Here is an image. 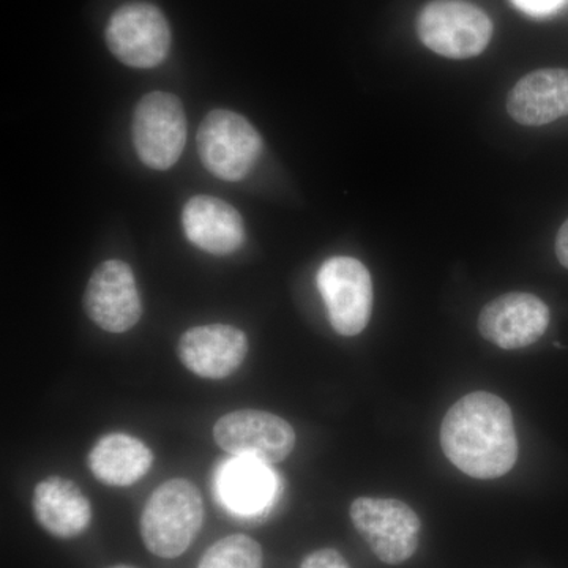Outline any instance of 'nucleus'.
I'll list each match as a JSON object with an SVG mask.
<instances>
[{
	"instance_id": "obj_1",
	"label": "nucleus",
	"mask_w": 568,
	"mask_h": 568,
	"mask_svg": "<svg viewBox=\"0 0 568 568\" xmlns=\"http://www.w3.org/2000/svg\"><path fill=\"white\" fill-rule=\"evenodd\" d=\"M439 439L448 462L478 480L506 476L518 459L510 407L489 392L458 399L444 417Z\"/></svg>"
},
{
	"instance_id": "obj_2",
	"label": "nucleus",
	"mask_w": 568,
	"mask_h": 568,
	"mask_svg": "<svg viewBox=\"0 0 568 568\" xmlns=\"http://www.w3.org/2000/svg\"><path fill=\"white\" fill-rule=\"evenodd\" d=\"M203 523L200 489L185 478H171L152 493L142 508V541L152 555L175 559L190 548Z\"/></svg>"
},
{
	"instance_id": "obj_3",
	"label": "nucleus",
	"mask_w": 568,
	"mask_h": 568,
	"mask_svg": "<svg viewBox=\"0 0 568 568\" xmlns=\"http://www.w3.org/2000/svg\"><path fill=\"white\" fill-rule=\"evenodd\" d=\"M417 36L428 50L465 61L487 50L493 21L484 10L466 0H433L418 13Z\"/></svg>"
},
{
	"instance_id": "obj_4",
	"label": "nucleus",
	"mask_w": 568,
	"mask_h": 568,
	"mask_svg": "<svg viewBox=\"0 0 568 568\" xmlns=\"http://www.w3.org/2000/svg\"><path fill=\"white\" fill-rule=\"evenodd\" d=\"M197 155L205 170L226 182H239L252 173L263 153V138L244 115L213 110L196 134Z\"/></svg>"
},
{
	"instance_id": "obj_5",
	"label": "nucleus",
	"mask_w": 568,
	"mask_h": 568,
	"mask_svg": "<svg viewBox=\"0 0 568 568\" xmlns=\"http://www.w3.org/2000/svg\"><path fill=\"white\" fill-rule=\"evenodd\" d=\"M354 528L377 559L399 566L416 555L422 521L407 504L396 499L358 497L351 504Z\"/></svg>"
},
{
	"instance_id": "obj_6",
	"label": "nucleus",
	"mask_w": 568,
	"mask_h": 568,
	"mask_svg": "<svg viewBox=\"0 0 568 568\" xmlns=\"http://www.w3.org/2000/svg\"><path fill=\"white\" fill-rule=\"evenodd\" d=\"M133 144L145 166L155 171L173 168L186 142L185 110L179 97L151 92L134 108Z\"/></svg>"
},
{
	"instance_id": "obj_7",
	"label": "nucleus",
	"mask_w": 568,
	"mask_h": 568,
	"mask_svg": "<svg viewBox=\"0 0 568 568\" xmlns=\"http://www.w3.org/2000/svg\"><path fill=\"white\" fill-rule=\"evenodd\" d=\"M316 282L336 334H362L373 312V282L368 268L355 257L334 256L321 265Z\"/></svg>"
},
{
	"instance_id": "obj_8",
	"label": "nucleus",
	"mask_w": 568,
	"mask_h": 568,
	"mask_svg": "<svg viewBox=\"0 0 568 568\" xmlns=\"http://www.w3.org/2000/svg\"><path fill=\"white\" fill-rule=\"evenodd\" d=\"M213 439L227 454L276 465L293 454L295 432L284 418L257 409H241L219 418Z\"/></svg>"
},
{
	"instance_id": "obj_9",
	"label": "nucleus",
	"mask_w": 568,
	"mask_h": 568,
	"mask_svg": "<svg viewBox=\"0 0 568 568\" xmlns=\"http://www.w3.org/2000/svg\"><path fill=\"white\" fill-rule=\"evenodd\" d=\"M108 48L133 69H155L171 50V29L162 10L152 3H126L106 26Z\"/></svg>"
},
{
	"instance_id": "obj_10",
	"label": "nucleus",
	"mask_w": 568,
	"mask_h": 568,
	"mask_svg": "<svg viewBox=\"0 0 568 568\" xmlns=\"http://www.w3.org/2000/svg\"><path fill=\"white\" fill-rule=\"evenodd\" d=\"M84 308L92 323L110 334H123L140 323L142 302L132 267L119 260L100 264L85 286Z\"/></svg>"
},
{
	"instance_id": "obj_11",
	"label": "nucleus",
	"mask_w": 568,
	"mask_h": 568,
	"mask_svg": "<svg viewBox=\"0 0 568 568\" xmlns=\"http://www.w3.org/2000/svg\"><path fill=\"white\" fill-rule=\"evenodd\" d=\"M551 313L537 295L507 293L484 306L477 328L487 342L500 349H523L547 332Z\"/></svg>"
},
{
	"instance_id": "obj_12",
	"label": "nucleus",
	"mask_w": 568,
	"mask_h": 568,
	"mask_svg": "<svg viewBox=\"0 0 568 568\" xmlns=\"http://www.w3.org/2000/svg\"><path fill=\"white\" fill-rule=\"evenodd\" d=\"M179 358L186 369L204 379H226L244 364L248 338L234 325L192 327L179 339Z\"/></svg>"
},
{
	"instance_id": "obj_13",
	"label": "nucleus",
	"mask_w": 568,
	"mask_h": 568,
	"mask_svg": "<svg viewBox=\"0 0 568 568\" xmlns=\"http://www.w3.org/2000/svg\"><path fill=\"white\" fill-rule=\"evenodd\" d=\"M182 227L194 246L215 256L233 254L245 242V223L237 209L207 194L193 196L185 204Z\"/></svg>"
},
{
	"instance_id": "obj_14",
	"label": "nucleus",
	"mask_w": 568,
	"mask_h": 568,
	"mask_svg": "<svg viewBox=\"0 0 568 568\" xmlns=\"http://www.w3.org/2000/svg\"><path fill=\"white\" fill-rule=\"evenodd\" d=\"M32 508L41 528L61 540L80 537L92 521L91 500L73 480L59 476L37 484Z\"/></svg>"
},
{
	"instance_id": "obj_15",
	"label": "nucleus",
	"mask_w": 568,
	"mask_h": 568,
	"mask_svg": "<svg viewBox=\"0 0 568 568\" xmlns=\"http://www.w3.org/2000/svg\"><path fill=\"white\" fill-rule=\"evenodd\" d=\"M507 111L519 125L541 126L568 115V70L545 69L526 74L514 85Z\"/></svg>"
},
{
	"instance_id": "obj_16",
	"label": "nucleus",
	"mask_w": 568,
	"mask_h": 568,
	"mask_svg": "<svg viewBox=\"0 0 568 568\" xmlns=\"http://www.w3.org/2000/svg\"><path fill=\"white\" fill-rule=\"evenodd\" d=\"M89 469L108 487H130L138 484L153 465L151 448L138 437L110 433L100 437L89 452Z\"/></svg>"
},
{
	"instance_id": "obj_17",
	"label": "nucleus",
	"mask_w": 568,
	"mask_h": 568,
	"mask_svg": "<svg viewBox=\"0 0 568 568\" xmlns=\"http://www.w3.org/2000/svg\"><path fill=\"white\" fill-rule=\"evenodd\" d=\"M223 499L234 510L257 511L268 503L274 489L272 474L267 467L256 459L239 458L230 463L223 470L222 481Z\"/></svg>"
},
{
	"instance_id": "obj_18",
	"label": "nucleus",
	"mask_w": 568,
	"mask_h": 568,
	"mask_svg": "<svg viewBox=\"0 0 568 568\" xmlns=\"http://www.w3.org/2000/svg\"><path fill=\"white\" fill-rule=\"evenodd\" d=\"M197 568H263V549L245 534H233L213 544Z\"/></svg>"
},
{
	"instance_id": "obj_19",
	"label": "nucleus",
	"mask_w": 568,
	"mask_h": 568,
	"mask_svg": "<svg viewBox=\"0 0 568 568\" xmlns=\"http://www.w3.org/2000/svg\"><path fill=\"white\" fill-rule=\"evenodd\" d=\"M301 568H351L342 552L334 548L317 549L306 556Z\"/></svg>"
},
{
	"instance_id": "obj_20",
	"label": "nucleus",
	"mask_w": 568,
	"mask_h": 568,
	"mask_svg": "<svg viewBox=\"0 0 568 568\" xmlns=\"http://www.w3.org/2000/svg\"><path fill=\"white\" fill-rule=\"evenodd\" d=\"M515 7L529 17H549L566 7L568 0H510Z\"/></svg>"
},
{
	"instance_id": "obj_21",
	"label": "nucleus",
	"mask_w": 568,
	"mask_h": 568,
	"mask_svg": "<svg viewBox=\"0 0 568 568\" xmlns=\"http://www.w3.org/2000/svg\"><path fill=\"white\" fill-rule=\"evenodd\" d=\"M555 248L559 263L568 268V220L560 226L558 237H556Z\"/></svg>"
}]
</instances>
